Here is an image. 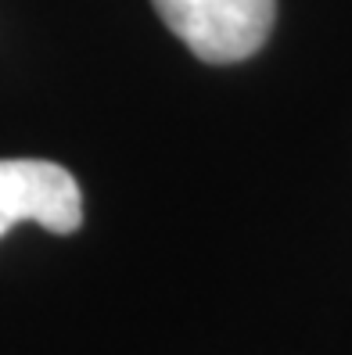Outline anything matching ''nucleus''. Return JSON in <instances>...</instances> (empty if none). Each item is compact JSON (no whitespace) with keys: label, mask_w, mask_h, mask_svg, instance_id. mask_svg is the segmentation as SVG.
<instances>
[{"label":"nucleus","mask_w":352,"mask_h":355,"mask_svg":"<svg viewBox=\"0 0 352 355\" xmlns=\"http://www.w3.org/2000/svg\"><path fill=\"white\" fill-rule=\"evenodd\" d=\"M26 219L61 237L83 226V194L65 165L47 158H0V237Z\"/></svg>","instance_id":"nucleus-2"},{"label":"nucleus","mask_w":352,"mask_h":355,"mask_svg":"<svg viewBox=\"0 0 352 355\" xmlns=\"http://www.w3.org/2000/svg\"><path fill=\"white\" fill-rule=\"evenodd\" d=\"M155 11L209 65L252 58L277 18V0H155Z\"/></svg>","instance_id":"nucleus-1"}]
</instances>
